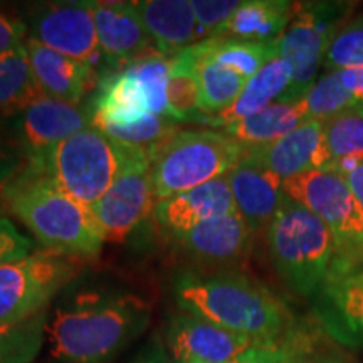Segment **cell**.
<instances>
[{"instance_id": "obj_1", "label": "cell", "mask_w": 363, "mask_h": 363, "mask_svg": "<svg viewBox=\"0 0 363 363\" xmlns=\"http://www.w3.org/2000/svg\"><path fill=\"white\" fill-rule=\"evenodd\" d=\"M152 321L142 296L125 291H83L48 320L49 348L61 363H110L138 340Z\"/></svg>"}, {"instance_id": "obj_2", "label": "cell", "mask_w": 363, "mask_h": 363, "mask_svg": "<svg viewBox=\"0 0 363 363\" xmlns=\"http://www.w3.org/2000/svg\"><path fill=\"white\" fill-rule=\"evenodd\" d=\"M174 294L182 311L246 335L257 345L279 342L294 330L284 303L247 276L184 272L175 279Z\"/></svg>"}, {"instance_id": "obj_3", "label": "cell", "mask_w": 363, "mask_h": 363, "mask_svg": "<svg viewBox=\"0 0 363 363\" xmlns=\"http://www.w3.org/2000/svg\"><path fill=\"white\" fill-rule=\"evenodd\" d=\"M0 201L45 251L72 259L101 252L104 238L88 207L69 197L48 172L27 163L0 189Z\"/></svg>"}, {"instance_id": "obj_4", "label": "cell", "mask_w": 363, "mask_h": 363, "mask_svg": "<svg viewBox=\"0 0 363 363\" xmlns=\"http://www.w3.org/2000/svg\"><path fill=\"white\" fill-rule=\"evenodd\" d=\"M145 155L147 150L118 142L89 125L30 165L48 172L69 197L91 208L131 163Z\"/></svg>"}, {"instance_id": "obj_5", "label": "cell", "mask_w": 363, "mask_h": 363, "mask_svg": "<svg viewBox=\"0 0 363 363\" xmlns=\"http://www.w3.org/2000/svg\"><path fill=\"white\" fill-rule=\"evenodd\" d=\"M267 244L272 264L299 296L315 298L337 254V240L320 217L286 197L271 225Z\"/></svg>"}, {"instance_id": "obj_6", "label": "cell", "mask_w": 363, "mask_h": 363, "mask_svg": "<svg viewBox=\"0 0 363 363\" xmlns=\"http://www.w3.org/2000/svg\"><path fill=\"white\" fill-rule=\"evenodd\" d=\"M246 148L214 130H179L148 152L158 201L222 179L244 157Z\"/></svg>"}, {"instance_id": "obj_7", "label": "cell", "mask_w": 363, "mask_h": 363, "mask_svg": "<svg viewBox=\"0 0 363 363\" xmlns=\"http://www.w3.org/2000/svg\"><path fill=\"white\" fill-rule=\"evenodd\" d=\"M283 189L286 197L320 217L333 233L337 254L328 276L363 266V208L342 175L310 170L286 180Z\"/></svg>"}, {"instance_id": "obj_8", "label": "cell", "mask_w": 363, "mask_h": 363, "mask_svg": "<svg viewBox=\"0 0 363 363\" xmlns=\"http://www.w3.org/2000/svg\"><path fill=\"white\" fill-rule=\"evenodd\" d=\"M78 269V259L49 251L0 264V325L22 323L48 311Z\"/></svg>"}, {"instance_id": "obj_9", "label": "cell", "mask_w": 363, "mask_h": 363, "mask_svg": "<svg viewBox=\"0 0 363 363\" xmlns=\"http://www.w3.org/2000/svg\"><path fill=\"white\" fill-rule=\"evenodd\" d=\"M348 4H294V16L278 39V54L291 67V86L283 99H301L315 84L328 45L343 26Z\"/></svg>"}, {"instance_id": "obj_10", "label": "cell", "mask_w": 363, "mask_h": 363, "mask_svg": "<svg viewBox=\"0 0 363 363\" xmlns=\"http://www.w3.org/2000/svg\"><path fill=\"white\" fill-rule=\"evenodd\" d=\"M169 72L170 59L162 54L135 59L120 74L101 84L93 111L150 113L170 118L167 106Z\"/></svg>"}, {"instance_id": "obj_11", "label": "cell", "mask_w": 363, "mask_h": 363, "mask_svg": "<svg viewBox=\"0 0 363 363\" xmlns=\"http://www.w3.org/2000/svg\"><path fill=\"white\" fill-rule=\"evenodd\" d=\"M150 155L136 160L89 208L108 242H123L157 206Z\"/></svg>"}, {"instance_id": "obj_12", "label": "cell", "mask_w": 363, "mask_h": 363, "mask_svg": "<svg viewBox=\"0 0 363 363\" xmlns=\"http://www.w3.org/2000/svg\"><path fill=\"white\" fill-rule=\"evenodd\" d=\"M29 39L59 54L89 65L99 52L91 2H54L30 21Z\"/></svg>"}, {"instance_id": "obj_13", "label": "cell", "mask_w": 363, "mask_h": 363, "mask_svg": "<svg viewBox=\"0 0 363 363\" xmlns=\"http://www.w3.org/2000/svg\"><path fill=\"white\" fill-rule=\"evenodd\" d=\"M257 345L246 335L235 333L189 313H177L165 330V347L177 363H234Z\"/></svg>"}, {"instance_id": "obj_14", "label": "cell", "mask_w": 363, "mask_h": 363, "mask_svg": "<svg viewBox=\"0 0 363 363\" xmlns=\"http://www.w3.org/2000/svg\"><path fill=\"white\" fill-rule=\"evenodd\" d=\"M91 125V111L79 104L39 98L21 113L19 142L27 163L44 160L59 143Z\"/></svg>"}, {"instance_id": "obj_15", "label": "cell", "mask_w": 363, "mask_h": 363, "mask_svg": "<svg viewBox=\"0 0 363 363\" xmlns=\"http://www.w3.org/2000/svg\"><path fill=\"white\" fill-rule=\"evenodd\" d=\"M315 311L335 342L363 347V266L330 274L315 296Z\"/></svg>"}, {"instance_id": "obj_16", "label": "cell", "mask_w": 363, "mask_h": 363, "mask_svg": "<svg viewBox=\"0 0 363 363\" xmlns=\"http://www.w3.org/2000/svg\"><path fill=\"white\" fill-rule=\"evenodd\" d=\"M225 177L233 190L235 211L246 220L252 234L262 230L267 233V227L286 199L284 182L249 158L246 153Z\"/></svg>"}, {"instance_id": "obj_17", "label": "cell", "mask_w": 363, "mask_h": 363, "mask_svg": "<svg viewBox=\"0 0 363 363\" xmlns=\"http://www.w3.org/2000/svg\"><path fill=\"white\" fill-rule=\"evenodd\" d=\"M234 212L235 203L227 177L158 201L153 208L158 225L170 235Z\"/></svg>"}, {"instance_id": "obj_18", "label": "cell", "mask_w": 363, "mask_h": 363, "mask_svg": "<svg viewBox=\"0 0 363 363\" xmlns=\"http://www.w3.org/2000/svg\"><path fill=\"white\" fill-rule=\"evenodd\" d=\"M179 247L203 262L238 261L249 251L252 230L238 211L207 220L184 233L172 234Z\"/></svg>"}, {"instance_id": "obj_19", "label": "cell", "mask_w": 363, "mask_h": 363, "mask_svg": "<svg viewBox=\"0 0 363 363\" xmlns=\"http://www.w3.org/2000/svg\"><path fill=\"white\" fill-rule=\"evenodd\" d=\"M99 49L110 61H135L152 44L135 2H91Z\"/></svg>"}, {"instance_id": "obj_20", "label": "cell", "mask_w": 363, "mask_h": 363, "mask_svg": "<svg viewBox=\"0 0 363 363\" xmlns=\"http://www.w3.org/2000/svg\"><path fill=\"white\" fill-rule=\"evenodd\" d=\"M24 48L40 93L56 101L78 104L93 78L89 65L76 61L45 48L34 39H26Z\"/></svg>"}, {"instance_id": "obj_21", "label": "cell", "mask_w": 363, "mask_h": 363, "mask_svg": "<svg viewBox=\"0 0 363 363\" xmlns=\"http://www.w3.org/2000/svg\"><path fill=\"white\" fill-rule=\"evenodd\" d=\"M323 136V121L308 120L278 142L261 148H246V155L269 170L279 180H289L315 170Z\"/></svg>"}, {"instance_id": "obj_22", "label": "cell", "mask_w": 363, "mask_h": 363, "mask_svg": "<svg viewBox=\"0 0 363 363\" xmlns=\"http://www.w3.org/2000/svg\"><path fill=\"white\" fill-rule=\"evenodd\" d=\"M135 6L162 56L175 57L202 38L189 0H143Z\"/></svg>"}, {"instance_id": "obj_23", "label": "cell", "mask_w": 363, "mask_h": 363, "mask_svg": "<svg viewBox=\"0 0 363 363\" xmlns=\"http://www.w3.org/2000/svg\"><path fill=\"white\" fill-rule=\"evenodd\" d=\"M291 67L288 66V62L279 56L274 57L264 67H261L251 79H247L238 99L227 110L206 116L203 121L217 128H227L229 125L257 115L272 103L286 96L291 86Z\"/></svg>"}, {"instance_id": "obj_24", "label": "cell", "mask_w": 363, "mask_h": 363, "mask_svg": "<svg viewBox=\"0 0 363 363\" xmlns=\"http://www.w3.org/2000/svg\"><path fill=\"white\" fill-rule=\"evenodd\" d=\"M294 16V4L288 0H247L217 30L214 38L271 43L278 40Z\"/></svg>"}, {"instance_id": "obj_25", "label": "cell", "mask_w": 363, "mask_h": 363, "mask_svg": "<svg viewBox=\"0 0 363 363\" xmlns=\"http://www.w3.org/2000/svg\"><path fill=\"white\" fill-rule=\"evenodd\" d=\"M310 120L305 99H279L266 110L224 128L244 148H261L278 142Z\"/></svg>"}, {"instance_id": "obj_26", "label": "cell", "mask_w": 363, "mask_h": 363, "mask_svg": "<svg viewBox=\"0 0 363 363\" xmlns=\"http://www.w3.org/2000/svg\"><path fill=\"white\" fill-rule=\"evenodd\" d=\"M343 160L363 162V108H353L323 121L315 170H328Z\"/></svg>"}, {"instance_id": "obj_27", "label": "cell", "mask_w": 363, "mask_h": 363, "mask_svg": "<svg viewBox=\"0 0 363 363\" xmlns=\"http://www.w3.org/2000/svg\"><path fill=\"white\" fill-rule=\"evenodd\" d=\"M167 106L172 120L190 121L202 118V91L197 71V52L194 45L170 59Z\"/></svg>"}, {"instance_id": "obj_28", "label": "cell", "mask_w": 363, "mask_h": 363, "mask_svg": "<svg viewBox=\"0 0 363 363\" xmlns=\"http://www.w3.org/2000/svg\"><path fill=\"white\" fill-rule=\"evenodd\" d=\"M43 98L24 45L0 52V116L26 111Z\"/></svg>"}, {"instance_id": "obj_29", "label": "cell", "mask_w": 363, "mask_h": 363, "mask_svg": "<svg viewBox=\"0 0 363 363\" xmlns=\"http://www.w3.org/2000/svg\"><path fill=\"white\" fill-rule=\"evenodd\" d=\"M194 48L197 52V71L199 81H201L203 115H217V113L227 110L238 99L247 79L240 78L234 71L219 65L208 54L206 40L194 44Z\"/></svg>"}, {"instance_id": "obj_30", "label": "cell", "mask_w": 363, "mask_h": 363, "mask_svg": "<svg viewBox=\"0 0 363 363\" xmlns=\"http://www.w3.org/2000/svg\"><path fill=\"white\" fill-rule=\"evenodd\" d=\"M208 54L219 65L234 71L240 78L251 79L261 67L278 57V40L271 43H251L224 38L206 39Z\"/></svg>"}, {"instance_id": "obj_31", "label": "cell", "mask_w": 363, "mask_h": 363, "mask_svg": "<svg viewBox=\"0 0 363 363\" xmlns=\"http://www.w3.org/2000/svg\"><path fill=\"white\" fill-rule=\"evenodd\" d=\"M48 311L16 325H0V363H33L48 328Z\"/></svg>"}, {"instance_id": "obj_32", "label": "cell", "mask_w": 363, "mask_h": 363, "mask_svg": "<svg viewBox=\"0 0 363 363\" xmlns=\"http://www.w3.org/2000/svg\"><path fill=\"white\" fill-rule=\"evenodd\" d=\"M303 99L306 103L310 120L325 121L343 111L362 108L342 84L337 71H328L318 78Z\"/></svg>"}, {"instance_id": "obj_33", "label": "cell", "mask_w": 363, "mask_h": 363, "mask_svg": "<svg viewBox=\"0 0 363 363\" xmlns=\"http://www.w3.org/2000/svg\"><path fill=\"white\" fill-rule=\"evenodd\" d=\"M234 363H316V355L310 338L293 330L276 343L254 345Z\"/></svg>"}, {"instance_id": "obj_34", "label": "cell", "mask_w": 363, "mask_h": 363, "mask_svg": "<svg viewBox=\"0 0 363 363\" xmlns=\"http://www.w3.org/2000/svg\"><path fill=\"white\" fill-rule=\"evenodd\" d=\"M325 66L330 71L363 67V16L337 30L326 51Z\"/></svg>"}, {"instance_id": "obj_35", "label": "cell", "mask_w": 363, "mask_h": 363, "mask_svg": "<svg viewBox=\"0 0 363 363\" xmlns=\"http://www.w3.org/2000/svg\"><path fill=\"white\" fill-rule=\"evenodd\" d=\"M240 6L239 0H192V9L202 38H214L217 30L233 17Z\"/></svg>"}, {"instance_id": "obj_36", "label": "cell", "mask_w": 363, "mask_h": 363, "mask_svg": "<svg viewBox=\"0 0 363 363\" xmlns=\"http://www.w3.org/2000/svg\"><path fill=\"white\" fill-rule=\"evenodd\" d=\"M33 240L22 235L11 220L0 216V264L27 257L33 254Z\"/></svg>"}, {"instance_id": "obj_37", "label": "cell", "mask_w": 363, "mask_h": 363, "mask_svg": "<svg viewBox=\"0 0 363 363\" xmlns=\"http://www.w3.org/2000/svg\"><path fill=\"white\" fill-rule=\"evenodd\" d=\"M27 27L19 21H13L0 12V52L12 51L26 43Z\"/></svg>"}, {"instance_id": "obj_38", "label": "cell", "mask_w": 363, "mask_h": 363, "mask_svg": "<svg viewBox=\"0 0 363 363\" xmlns=\"http://www.w3.org/2000/svg\"><path fill=\"white\" fill-rule=\"evenodd\" d=\"M130 363H177L160 337H155Z\"/></svg>"}, {"instance_id": "obj_39", "label": "cell", "mask_w": 363, "mask_h": 363, "mask_svg": "<svg viewBox=\"0 0 363 363\" xmlns=\"http://www.w3.org/2000/svg\"><path fill=\"white\" fill-rule=\"evenodd\" d=\"M337 74L348 93L357 99V103L363 108V67H347L337 69Z\"/></svg>"}, {"instance_id": "obj_40", "label": "cell", "mask_w": 363, "mask_h": 363, "mask_svg": "<svg viewBox=\"0 0 363 363\" xmlns=\"http://www.w3.org/2000/svg\"><path fill=\"white\" fill-rule=\"evenodd\" d=\"M19 170V157H17L6 143L0 142V185H4L6 182L11 180Z\"/></svg>"}, {"instance_id": "obj_41", "label": "cell", "mask_w": 363, "mask_h": 363, "mask_svg": "<svg viewBox=\"0 0 363 363\" xmlns=\"http://www.w3.org/2000/svg\"><path fill=\"white\" fill-rule=\"evenodd\" d=\"M342 177L347 180L348 187L352 189L357 202L360 203V207L363 208V162L357 167V169H353L352 172H348V174H345Z\"/></svg>"}, {"instance_id": "obj_42", "label": "cell", "mask_w": 363, "mask_h": 363, "mask_svg": "<svg viewBox=\"0 0 363 363\" xmlns=\"http://www.w3.org/2000/svg\"><path fill=\"white\" fill-rule=\"evenodd\" d=\"M321 363H357V362L352 360V358L345 357V355H338V357H330V358H326V360L321 362Z\"/></svg>"}, {"instance_id": "obj_43", "label": "cell", "mask_w": 363, "mask_h": 363, "mask_svg": "<svg viewBox=\"0 0 363 363\" xmlns=\"http://www.w3.org/2000/svg\"><path fill=\"white\" fill-rule=\"evenodd\" d=\"M187 363H203V362H199V360H190V362H187Z\"/></svg>"}]
</instances>
